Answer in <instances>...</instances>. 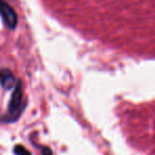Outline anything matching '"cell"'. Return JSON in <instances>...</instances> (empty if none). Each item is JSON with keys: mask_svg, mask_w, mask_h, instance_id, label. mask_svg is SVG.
<instances>
[{"mask_svg": "<svg viewBox=\"0 0 155 155\" xmlns=\"http://www.w3.org/2000/svg\"><path fill=\"white\" fill-rule=\"evenodd\" d=\"M15 152H16V154H18V155H29V153L26 151V149L22 148V147H20V146L16 147Z\"/></svg>", "mask_w": 155, "mask_h": 155, "instance_id": "277c9868", "label": "cell"}, {"mask_svg": "<svg viewBox=\"0 0 155 155\" xmlns=\"http://www.w3.org/2000/svg\"><path fill=\"white\" fill-rule=\"evenodd\" d=\"M15 83V78L9 69L0 70V84L3 88H11Z\"/></svg>", "mask_w": 155, "mask_h": 155, "instance_id": "3957f363", "label": "cell"}, {"mask_svg": "<svg viewBox=\"0 0 155 155\" xmlns=\"http://www.w3.org/2000/svg\"><path fill=\"white\" fill-rule=\"evenodd\" d=\"M21 104H22V93H21V86H20V82L16 85L15 89H14L13 96L10 101L9 105V112H8L7 116L3 117L5 121H14L15 119L18 118L20 115V110H21Z\"/></svg>", "mask_w": 155, "mask_h": 155, "instance_id": "6da1fadb", "label": "cell"}, {"mask_svg": "<svg viewBox=\"0 0 155 155\" xmlns=\"http://www.w3.org/2000/svg\"><path fill=\"white\" fill-rule=\"evenodd\" d=\"M0 15L5 25L10 29H14L17 25V15L9 3L5 0H0Z\"/></svg>", "mask_w": 155, "mask_h": 155, "instance_id": "7a4b0ae2", "label": "cell"}]
</instances>
